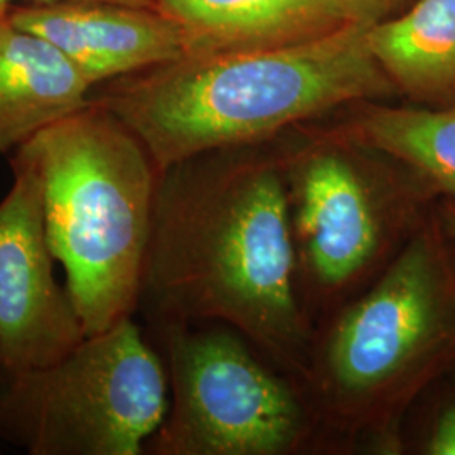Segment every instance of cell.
<instances>
[{
	"instance_id": "6da1fadb",
	"label": "cell",
	"mask_w": 455,
	"mask_h": 455,
	"mask_svg": "<svg viewBox=\"0 0 455 455\" xmlns=\"http://www.w3.org/2000/svg\"><path fill=\"white\" fill-rule=\"evenodd\" d=\"M220 148L161 172L140 307L148 324L220 323L302 385L315 339L280 159Z\"/></svg>"
},
{
	"instance_id": "7a4b0ae2",
	"label": "cell",
	"mask_w": 455,
	"mask_h": 455,
	"mask_svg": "<svg viewBox=\"0 0 455 455\" xmlns=\"http://www.w3.org/2000/svg\"><path fill=\"white\" fill-rule=\"evenodd\" d=\"M368 22L267 48L188 52L92 92L163 172L204 152L257 146L342 105L398 93L374 60Z\"/></svg>"
},
{
	"instance_id": "3957f363",
	"label": "cell",
	"mask_w": 455,
	"mask_h": 455,
	"mask_svg": "<svg viewBox=\"0 0 455 455\" xmlns=\"http://www.w3.org/2000/svg\"><path fill=\"white\" fill-rule=\"evenodd\" d=\"M437 210L370 287L315 331L302 387L319 425L381 454L411 403L455 368V250Z\"/></svg>"
},
{
	"instance_id": "277c9868",
	"label": "cell",
	"mask_w": 455,
	"mask_h": 455,
	"mask_svg": "<svg viewBox=\"0 0 455 455\" xmlns=\"http://www.w3.org/2000/svg\"><path fill=\"white\" fill-rule=\"evenodd\" d=\"M43 188L49 248L86 336L140 307L161 171L95 100L19 147Z\"/></svg>"
},
{
	"instance_id": "5b68a950",
	"label": "cell",
	"mask_w": 455,
	"mask_h": 455,
	"mask_svg": "<svg viewBox=\"0 0 455 455\" xmlns=\"http://www.w3.org/2000/svg\"><path fill=\"white\" fill-rule=\"evenodd\" d=\"M280 163L300 299L312 324L325 323L390 265L439 196L407 164L351 135Z\"/></svg>"
},
{
	"instance_id": "8992f818",
	"label": "cell",
	"mask_w": 455,
	"mask_h": 455,
	"mask_svg": "<svg viewBox=\"0 0 455 455\" xmlns=\"http://www.w3.org/2000/svg\"><path fill=\"white\" fill-rule=\"evenodd\" d=\"M169 379L133 317L65 358L0 371V440L31 455H140L165 419Z\"/></svg>"
},
{
	"instance_id": "52a82bcc",
	"label": "cell",
	"mask_w": 455,
	"mask_h": 455,
	"mask_svg": "<svg viewBox=\"0 0 455 455\" xmlns=\"http://www.w3.org/2000/svg\"><path fill=\"white\" fill-rule=\"evenodd\" d=\"M172 402L146 451L156 455H287L319 427L304 387L270 368L220 323L150 324Z\"/></svg>"
},
{
	"instance_id": "ba28073f",
	"label": "cell",
	"mask_w": 455,
	"mask_h": 455,
	"mask_svg": "<svg viewBox=\"0 0 455 455\" xmlns=\"http://www.w3.org/2000/svg\"><path fill=\"white\" fill-rule=\"evenodd\" d=\"M11 171L0 201V371L20 373L65 358L86 334L54 275L39 176L17 150Z\"/></svg>"
},
{
	"instance_id": "9c48e42d",
	"label": "cell",
	"mask_w": 455,
	"mask_h": 455,
	"mask_svg": "<svg viewBox=\"0 0 455 455\" xmlns=\"http://www.w3.org/2000/svg\"><path fill=\"white\" fill-rule=\"evenodd\" d=\"M7 20L48 41L97 88L188 54V36L156 7L107 0L16 5Z\"/></svg>"
},
{
	"instance_id": "30bf717a",
	"label": "cell",
	"mask_w": 455,
	"mask_h": 455,
	"mask_svg": "<svg viewBox=\"0 0 455 455\" xmlns=\"http://www.w3.org/2000/svg\"><path fill=\"white\" fill-rule=\"evenodd\" d=\"M92 92L58 49L7 20L0 29V156L80 112L90 105Z\"/></svg>"
},
{
	"instance_id": "8fae6325",
	"label": "cell",
	"mask_w": 455,
	"mask_h": 455,
	"mask_svg": "<svg viewBox=\"0 0 455 455\" xmlns=\"http://www.w3.org/2000/svg\"><path fill=\"white\" fill-rule=\"evenodd\" d=\"M156 9L182 28L188 52L289 44L353 22L344 0H156Z\"/></svg>"
},
{
	"instance_id": "7c38bea8",
	"label": "cell",
	"mask_w": 455,
	"mask_h": 455,
	"mask_svg": "<svg viewBox=\"0 0 455 455\" xmlns=\"http://www.w3.org/2000/svg\"><path fill=\"white\" fill-rule=\"evenodd\" d=\"M368 43L396 92L423 107L455 105V0H420L378 20Z\"/></svg>"
},
{
	"instance_id": "4fadbf2b",
	"label": "cell",
	"mask_w": 455,
	"mask_h": 455,
	"mask_svg": "<svg viewBox=\"0 0 455 455\" xmlns=\"http://www.w3.org/2000/svg\"><path fill=\"white\" fill-rule=\"evenodd\" d=\"M346 133L407 164L439 199H455V105H366Z\"/></svg>"
},
{
	"instance_id": "5bb4252c",
	"label": "cell",
	"mask_w": 455,
	"mask_h": 455,
	"mask_svg": "<svg viewBox=\"0 0 455 455\" xmlns=\"http://www.w3.org/2000/svg\"><path fill=\"white\" fill-rule=\"evenodd\" d=\"M423 454L455 455V396L437 411L423 443Z\"/></svg>"
},
{
	"instance_id": "9a60e30c",
	"label": "cell",
	"mask_w": 455,
	"mask_h": 455,
	"mask_svg": "<svg viewBox=\"0 0 455 455\" xmlns=\"http://www.w3.org/2000/svg\"><path fill=\"white\" fill-rule=\"evenodd\" d=\"M402 0H344L349 20L374 24Z\"/></svg>"
},
{
	"instance_id": "2e32d148",
	"label": "cell",
	"mask_w": 455,
	"mask_h": 455,
	"mask_svg": "<svg viewBox=\"0 0 455 455\" xmlns=\"http://www.w3.org/2000/svg\"><path fill=\"white\" fill-rule=\"evenodd\" d=\"M48 2H58V0H0V17H7L9 11L16 5L48 4ZM107 2L125 4V5H132V7H156V0H107Z\"/></svg>"
},
{
	"instance_id": "e0dca14e",
	"label": "cell",
	"mask_w": 455,
	"mask_h": 455,
	"mask_svg": "<svg viewBox=\"0 0 455 455\" xmlns=\"http://www.w3.org/2000/svg\"><path fill=\"white\" fill-rule=\"evenodd\" d=\"M435 210H437L440 223L445 229V233L454 240L455 243V199L440 197Z\"/></svg>"
},
{
	"instance_id": "ac0fdd59",
	"label": "cell",
	"mask_w": 455,
	"mask_h": 455,
	"mask_svg": "<svg viewBox=\"0 0 455 455\" xmlns=\"http://www.w3.org/2000/svg\"><path fill=\"white\" fill-rule=\"evenodd\" d=\"M7 24V17H0V29Z\"/></svg>"
}]
</instances>
